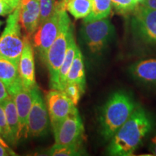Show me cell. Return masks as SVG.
Segmentation results:
<instances>
[{
    "label": "cell",
    "instance_id": "obj_1",
    "mask_svg": "<svg viewBox=\"0 0 156 156\" xmlns=\"http://www.w3.org/2000/svg\"><path fill=\"white\" fill-rule=\"evenodd\" d=\"M153 128V121L151 115L145 108L136 105L128 119L109 140L107 149L108 155H132Z\"/></svg>",
    "mask_w": 156,
    "mask_h": 156
},
{
    "label": "cell",
    "instance_id": "obj_2",
    "mask_svg": "<svg viewBox=\"0 0 156 156\" xmlns=\"http://www.w3.org/2000/svg\"><path fill=\"white\" fill-rule=\"evenodd\" d=\"M131 94L124 90L112 93L103 105L99 116L100 132L109 141L117 130L128 119L136 106Z\"/></svg>",
    "mask_w": 156,
    "mask_h": 156
},
{
    "label": "cell",
    "instance_id": "obj_3",
    "mask_svg": "<svg viewBox=\"0 0 156 156\" xmlns=\"http://www.w3.org/2000/svg\"><path fill=\"white\" fill-rule=\"evenodd\" d=\"M73 34V25L66 9H63L59 32L48 51L45 62L49 73L51 87L53 89H56L57 87L58 72L64 61L70 37Z\"/></svg>",
    "mask_w": 156,
    "mask_h": 156
},
{
    "label": "cell",
    "instance_id": "obj_4",
    "mask_svg": "<svg viewBox=\"0 0 156 156\" xmlns=\"http://www.w3.org/2000/svg\"><path fill=\"white\" fill-rule=\"evenodd\" d=\"M115 34L114 25L107 17L83 21L80 29L82 40L94 54L102 53L114 40Z\"/></svg>",
    "mask_w": 156,
    "mask_h": 156
},
{
    "label": "cell",
    "instance_id": "obj_5",
    "mask_svg": "<svg viewBox=\"0 0 156 156\" xmlns=\"http://www.w3.org/2000/svg\"><path fill=\"white\" fill-rule=\"evenodd\" d=\"M19 5L6 22V27L0 36V55L18 65L24 46V36L21 34L19 23Z\"/></svg>",
    "mask_w": 156,
    "mask_h": 156
},
{
    "label": "cell",
    "instance_id": "obj_6",
    "mask_svg": "<svg viewBox=\"0 0 156 156\" xmlns=\"http://www.w3.org/2000/svg\"><path fill=\"white\" fill-rule=\"evenodd\" d=\"M131 30L134 39L147 46H156V9L138 5L132 12Z\"/></svg>",
    "mask_w": 156,
    "mask_h": 156
},
{
    "label": "cell",
    "instance_id": "obj_7",
    "mask_svg": "<svg viewBox=\"0 0 156 156\" xmlns=\"http://www.w3.org/2000/svg\"><path fill=\"white\" fill-rule=\"evenodd\" d=\"M66 9L64 6L58 2V5L55 12L49 18L39 25L33 36L34 46L43 62H46V56L50 46H51L60 30L62 13Z\"/></svg>",
    "mask_w": 156,
    "mask_h": 156
},
{
    "label": "cell",
    "instance_id": "obj_8",
    "mask_svg": "<svg viewBox=\"0 0 156 156\" xmlns=\"http://www.w3.org/2000/svg\"><path fill=\"white\" fill-rule=\"evenodd\" d=\"M32 104L28 119V136L38 137L47 133L49 119L46 103L38 85L31 89Z\"/></svg>",
    "mask_w": 156,
    "mask_h": 156
},
{
    "label": "cell",
    "instance_id": "obj_9",
    "mask_svg": "<svg viewBox=\"0 0 156 156\" xmlns=\"http://www.w3.org/2000/svg\"><path fill=\"white\" fill-rule=\"evenodd\" d=\"M52 129L56 144L72 145L82 143L85 129L77 108L75 107L73 112Z\"/></svg>",
    "mask_w": 156,
    "mask_h": 156
},
{
    "label": "cell",
    "instance_id": "obj_10",
    "mask_svg": "<svg viewBox=\"0 0 156 156\" xmlns=\"http://www.w3.org/2000/svg\"><path fill=\"white\" fill-rule=\"evenodd\" d=\"M46 103L52 129L75 108L71 99L59 90L52 88L46 95Z\"/></svg>",
    "mask_w": 156,
    "mask_h": 156
},
{
    "label": "cell",
    "instance_id": "obj_11",
    "mask_svg": "<svg viewBox=\"0 0 156 156\" xmlns=\"http://www.w3.org/2000/svg\"><path fill=\"white\" fill-rule=\"evenodd\" d=\"M19 23L25 36L31 38L40 25L39 0H20Z\"/></svg>",
    "mask_w": 156,
    "mask_h": 156
},
{
    "label": "cell",
    "instance_id": "obj_12",
    "mask_svg": "<svg viewBox=\"0 0 156 156\" xmlns=\"http://www.w3.org/2000/svg\"><path fill=\"white\" fill-rule=\"evenodd\" d=\"M9 95L14 101L19 118L20 137L28 136V119L32 104L31 90L21 85L13 90Z\"/></svg>",
    "mask_w": 156,
    "mask_h": 156
},
{
    "label": "cell",
    "instance_id": "obj_13",
    "mask_svg": "<svg viewBox=\"0 0 156 156\" xmlns=\"http://www.w3.org/2000/svg\"><path fill=\"white\" fill-rule=\"evenodd\" d=\"M18 70L23 86L28 90L37 86L34 48L30 38L25 36H24V46L18 64Z\"/></svg>",
    "mask_w": 156,
    "mask_h": 156
},
{
    "label": "cell",
    "instance_id": "obj_14",
    "mask_svg": "<svg viewBox=\"0 0 156 156\" xmlns=\"http://www.w3.org/2000/svg\"><path fill=\"white\" fill-rule=\"evenodd\" d=\"M129 73L139 83L156 86V58L142 60L129 67Z\"/></svg>",
    "mask_w": 156,
    "mask_h": 156
},
{
    "label": "cell",
    "instance_id": "obj_15",
    "mask_svg": "<svg viewBox=\"0 0 156 156\" xmlns=\"http://www.w3.org/2000/svg\"><path fill=\"white\" fill-rule=\"evenodd\" d=\"M0 80L11 93L20 85H23L19 75L18 65L8 58L0 55Z\"/></svg>",
    "mask_w": 156,
    "mask_h": 156
},
{
    "label": "cell",
    "instance_id": "obj_16",
    "mask_svg": "<svg viewBox=\"0 0 156 156\" xmlns=\"http://www.w3.org/2000/svg\"><path fill=\"white\" fill-rule=\"evenodd\" d=\"M0 104L5 110L7 124L10 131L12 143L18 141L20 137L19 132V118L15 102L11 95L3 101Z\"/></svg>",
    "mask_w": 156,
    "mask_h": 156
},
{
    "label": "cell",
    "instance_id": "obj_17",
    "mask_svg": "<svg viewBox=\"0 0 156 156\" xmlns=\"http://www.w3.org/2000/svg\"><path fill=\"white\" fill-rule=\"evenodd\" d=\"M77 48L78 46L76 44L74 34H73L70 37L65 56H64V61L62 62L59 72H58V83L56 90H63L64 85H65L66 78H67V74L69 73L70 67H71L74 58H75Z\"/></svg>",
    "mask_w": 156,
    "mask_h": 156
},
{
    "label": "cell",
    "instance_id": "obj_18",
    "mask_svg": "<svg viewBox=\"0 0 156 156\" xmlns=\"http://www.w3.org/2000/svg\"><path fill=\"white\" fill-rule=\"evenodd\" d=\"M67 83H79L84 87H85V85H86L84 59L79 47L77 48L75 58L66 78L65 84Z\"/></svg>",
    "mask_w": 156,
    "mask_h": 156
},
{
    "label": "cell",
    "instance_id": "obj_19",
    "mask_svg": "<svg viewBox=\"0 0 156 156\" xmlns=\"http://www.w3.org/2000/svg\"><path fill=\"white\" fill-rule=\"evenodd\" d=\"M65 9L75 19H84L92 11L93 0H68Z\"/></svg>",
    "mask_w": 156,
    "mask_h": 156
},
{
    "label": "cell",
    "instance_id": "obj_20",
    "mask_svg": "<svg viewBox=\"0 0 156 156\" xmlns=\"http://www.w3.org/2000/svg\"><path fill=\"white\" fill-rule=\"evenodd\" d=\"M112 0H93V9L90 14L83 21H90L108 17L112 11Z\"/></svg>",
    "mask_w": 156,
    "mask_h": 156
},
{
    "label": "cell",
    "instance_id": "obj_21",
    "mask_svg": "<svg viewBox=\"0 0 156 156\" xmlns=\"http://www.w3.org/2000/svg\"><path fill=\"white\" fill-rule=\"evenodd\" d=\"M82 151V143L72 145H60L56 144L48 151V155L54 156H73L80 155Z\"/></svg>",
    "mask_w": 156,
    "mask_h": 156
},
{
    "label": "cell",
    "instance_id": "obj_22",
    "mask_svg": "<svg viewBox=\"0 0 156 156\" xmlns=\"http://www.w3.org/2000/svg\"><path fill=\"white\" fill-rule=\"evenodd\" d=\"M85 87L77 83H67L65 84L62 91L65 93L71 99L74 104L77 105L80 99L85 92Z\"/></svg>",
    "mask_w": 156,
    "mask_h": 156
},
{
    "label": "cell",
    "instance_id": "obj_23",
    "mask_svg": "<svg viewBox=\"0 0 156 156\" xmlns=\"http://www.w3.org/2000/svg\"><path fill=\"white\" fill-rule=\"evenodd\" d=\"M41 11L40 24L51 16L57 9L58 2L55 0H39Z\"/></svg>",
    "mask_w": 156,
    "mask_h": 156
},
{
    "label": "cell",
    "instance_id": "obj_24",
    "mask_svg": "<svg viewBox=\"0 0 156 156\" xmlns=\"http://www.w3.org/2000/svg\"><path fill=\"white\" fill-rule=\"evenodd\" d=\"M112 3L116 12L123 15L133 12L138 5L135 0H112Z\"/></svg>",
    "mask_w": 156,
    "mask_h": 156
},
{
    "label": "cell",
    "instance_id": "obj_25",
    "mask_svg": "<svg viewBox=\"0 0 156 156\" xmlns=\"http://www.w3.org/2000/svg\"><path fill=\"white\" fill-rule=\"evenodd\" d=\"M0 129H1L2 136L7 142L12 143V140L10 131H9V128L7 124L5 110L1 104H0Z\"/></svg>",
    "mask_w": 156,
    "mask_h": 156
},
{
    "label": "cell",
    "instance_id": "obj_26",
    "mask_svg": "<svg viewBox=\"0 0 156 156\" xmlns=\"http://www.w3.org/2000/svg\"><path fill=\"white\" fill-rule=\"evenodd\" d=\"M15 10L14 8L4 0H0V16H6L11 14Z\"/></svg>",
    "mask_w": 156,
    "mask_h": 156
},
{
    "label": "cell",
    "instance_id": "obj_27",
    "mask_svg": "<svg viewBox=\"0 0 156 156\" xmlns=\"http://www.w3.org/2000/svg\"><path fill=\"white\" fill-rule=\"evenodd\" d=\"M7 155H15L14 152L10 150L6 143L0 142V156H7Z\"/></svg>",
    "mask_w": 156,
    "mask_h": 156
},
{
    "label": "cell",
    "instance_id": "obj_28",
    "mask_svg": "<svg viewBox=\"0 0 156 156\" xmlns=\"http://www.w3.org/2000/svg\"><path fill=\"white\" fill-rule=\"evenodd\" d=\"M8 90H7V87L0 80V103L5 101L6 98H7L9 96Z\"/></svg>",
    "mask_w": 156,
    "mask_h": 156
},
{
    "label": "cell",
    "instance_id": "obj_29",
    "mask_svg": "<svg viewBox=\"0 0 156 156\" xmlns=\"http://www.w3.org/2000/svg\"><path fill=\"white\" fill-rule=\"evenodd\" d=\"M147 8L156 9V0H144L141 4H140Z\"/></svg>",
    "mask_w": 156,
    "mask_h": 156
},
{
    "label": "cell",
    "instance_id": "obj_30",
    "mask_svg": "<svg viewBox=\"0 0 156 156\" xmlns=\"http://www.w3.org/2000/svg\"><path fill=\"white\" fill-rule=\"evenodd\" d=\"M149 149L152 153V155H156V133L151 138V142H150Z\"/></svg>",
    "mask_w": 156,
    "mask_h": 156
},
{
    "label": "cell",
    "instance_id": "obj_31",
    "mask_svg": "<svg viewBox=\"0 0 156 156\" xmlns=\"http://www.w3.org/2000/svg\"><path fill=\"white\" fill-rule=\"evenodd\" d=\"M4 1L6 2L15 9L17 8V6L20 5V0H4Z\"/></svg>",
    "mask_w": 156,
    "mask_h": 156
},
{
    "label": "cell",
    "instance_id": "obj_32",
    "mask_svg": "<svg viewBox=\"0 0 156 156\" xmlns=\"http://www.w3.org/2000/svg\"><path fill=\"white\" fill-rule=\"evenodd\" d=\"M67 1L68 0H61V2H61L62 5L64 6V7H65V5H66V3L67 2Z\"/></svg>",
    "mask_w": 156,
    "mask_h": 156
},
{
    "label": "cell",
    "instance_id": "obj_33",
    "mask_svg": "<svg viewBox=\"0 0 156 156\" xmlns=\"http://www.w3.org/2000/svg\"><path fill=\"white\" fill-rule=\"evenodd\" d=\"M135 1H136V2L139 5V4H141L142 2L144 1V0H135Z\"/></svg>",
    "mask_w": 156,
    "mask_h": 156
},
{
    "label": "cell",
    "instance_id": "obj_34",
    "mask_svg": "<svg viewBox=\"0 0 156 156\" xmlns=\"http://www.w3.org/2000/svg\"><path fill=\"white\" fill-rule=\"evenodd\" d=\"M0 134H1V129H0ZM0 142H4L3 140L1 139V137H0ZM4 143H5V142H4Z\"/></svg>",
    "mask_w": 156,
    "mask_h": 156
},
{
    "label": "cell",
    "instance_id": "obj_35",
    "mask_svg": "<svg viewBox=\"0 0 156 156\" xmlns=\"http://www.w3.org/2000/svg\"><path fill=\"white\" fill-rule=\"evenodd\" d=\"M2 24V21H0V27H1Z\"/></svg>",
    "mask_w": 156,
    "mask_h": 156
}]
</instances>
